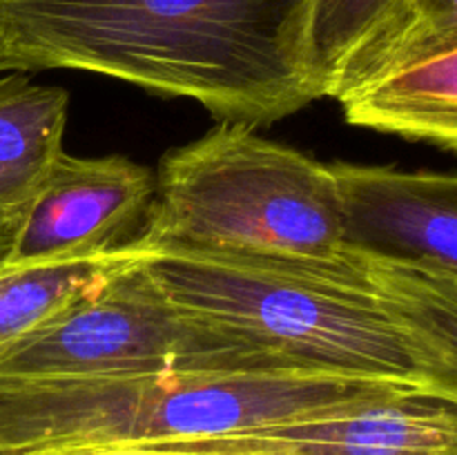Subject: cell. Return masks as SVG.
<instances>
[{
    "label": "cell",
    "mask_w": 457,
    "mask_h": 455,
    "mask_svg": "<svg viewBox=\"0 0 457 455\" xmlns=\"http://www.w3.org/2000/svg\"><path fill=\"white\" fill-rule=\"evenodd\" d=\"M337 103L355 128L457 152V38L391 58Z\"/></svg>",
    "instance_id": "9"
},
{
    "label": "cell",
    "mask_w": 457,
    "mask_h": 455,
    "mask_svg": "<svg viewBox=\"0 0 457 455\" xmlns=\"http://www.w3.org/2000/svg\"><path fill=\"white\" fill-rule=\"evenodd\" d=\"M404 7L406 0H311L306 61L321 98L337 101L364 79Z\"/></svg>",
    "instance_id": "12"
},
{
    "label": "cell",
    "mask_w": 457,
    "mask_h": 455,
    "mask_svg": "<svg viewBox=\"0 0 457 455\" xmlns=\"http://www.w3.org/2000/svg\"><path fill=\"white\" fill-rule=\"evenodd\" d=\"M406 384L308 373H150L0 386V455L210 440L378 400Z\"/></svg>",
    "instance_id": "3"
},
{
    "label": "cell",
    "mask_w": 457,
    "mask_h": 455,
    "mask_svg": "<svg viewBox=\"0 0 457 455\" xmlns=\"http://www.w3.org/2000/svg\"><path fill=\"white\" fill-rule=\"evenodd\" d=\"M27 455H201L187 451L163 449V446H129V444H101V446H65V449L36 451Z\"/></svg>",
    "instance_id": "15"
},
{
    "label": "cell",
    "mask_w": 457,
    "mask_h": 455,
    "mask_svg": "<svg viewBox=\"0 0 457 455\" xmlns=\"http://www.w3.org/2000/svg\"><path fill=\"white\" fill-rule=\"evenodd\" d=\"M161 446L201 455H457V406L404 386L335 413Z\"/></svg>",
    "instance_id": "6"
},
{
    "label": "cell",
    "mask_w": 457,
    "mask_h": 455,
    "mask_svg": "<svg viewBox=\"0 0 457 455\" xmlns=\"http://www.w3.org/2000/svg\"><path fill=\"white\" fill-rule=\"evenodd\" d=\"M152 250L154 245L138 235L119 248L74 261L38 266L4 263L0 268V348L52 317L87 288L147 259Z\"/></svg>",
    "instance_id": "13"
},
{
    "label": "cell",
    "mask_w": 457,
    "mask_h": 455,
    "mask_svg": "<svg viewBox=\"0 0 457 455\" xmlns=\"http://www.w3.org/2000/svg\"><path fill=\"white\" fill-rule=\"evenodd\" d=\"M22 219H0V268L7 263L9 254H12L13 241H16L18 230H21Z\"/></svg>",
    "instance_id": "16"
},
{
    "label": "cell",
    "mask_w": 457,
    "mask_h": 455,
    "mask_svg": "<svg viewBox=\"0 0 457 455\" xmlns=\"http://www.w3.org/2000/svg\"><path fill=\"white\" fill-rule=\"evenodd\" d=\"M152 196L154 177L143 165L62 152L27 208L7 263H62L119 248Z\"/></svg>",
    "instance_id": "8"
},
{
    "label": "cell",
    "mask_w": 457,
    "mask_h": 455,
    "mask_svg": "<svg viewBox=\"0 0 457 455\" xmlns=\"http://www.w3.org/2000/svg\"><path fill=\"white\" fill-rule=\"evenodd\" d=\"M145 270L186 315L257 348L286 370L422 388L413 343L360 257L320 263L154 248Z\"/></svg>",
    "instance_id": "2"
},
{
    "label": "cell",
    "mask_w": 457,
    "mask_h": 455,
    "mask_svg": "<svg viewBox=\"0 0 457 455\" xmlns=\"http://www.w3.org/2000/svg\"><path fill=\"white\" fill-rule=\"evenodd\" d=\"M143 236L154 248L357 261L333 168L228 120L161 159Z\"/></svg>",
    "instance_id": "4"
},
{
    "label": "cell",
    "mask_w": 457,
    "mask_h": 455,
    "mask_svg": "<svg viewBox=\"0 0 457 455\" xmlns=\"http://www.w3.org/2000/svg\"><path fill=\"white\" fill-rule=\"evenodd\" d=\"M364 263L379 299L413 343L422 388L457 406V275Z\"/></svg>",
    "instance_id": "11"
},
{
    "label": "cell",
    "mask_w": 457,
    "mask_h": 455,
    "mask_svg": "<svg viewBox=\"0 0 457 455\" xmlns=\"http://www.w3.org/2000/svg\"><path fill=\"white\" fill-rule=\"evenodd\" d=\"M70 94L22 71L0 79V219H22L62 154Z\"/></svg>",
    "instance_id": "10"
},
{
    "label": "cell",
    "mask_w": 457,
    "mask_h": 455,
    "mask_svg": "<svg viewBox=\"0 0 457 455\" xmlns=\"http://www.w3.org/2000/svg\"><path fill=\"white\" fill-rule=\"evenodd\" d=\"M449 38H457V0H406L404 13L395 31L378 54L364 79L400 54Z\"/></svg>",
    "instance_id": "14"
},
{
    "label": "cell",
    "mask_w": 457,
    "mask_h": 455,
    "mask_svg": "<svg viewBox=\"0 0 457 455\" xmlns=\"http://www.w3.org/2000/svg\"><path fill=\"white\" fill-rule=\"evenodd\" d=\"M344 248L364 261L457 275V174L330 163Z\"/></svg>",
    "instance_id": "7"
},
{
    "label": "cell",
    "mask_w": 457,
    "mask_h": 455,
    "mask_svg": "<svg viewBox=\"0 0 457 455\" xmlns=\"http://www.w3.org/2000/svg\"><path fill=\"white\" fill-rule=\"evenodd\" d=\"M172 370L293 373L174 306L145 270V259L87 288L0 348V386Z\"/></svg>",
    "instance_id": "5"
},
{
    "label": "cell",
    "mask_w": 457,
    "mask_h": 455,
    "mask_svg": "<svg viewBox=\"0 0 457 455\" xmlns=\"http://www.w3.org/2000/svg\"><path fill=\"white\" fill-rule=\"evenodd\" d=\"M311 0H0V71H92L270 125L317 101Z\"/></svg>",
    "instance_id": "1"
}]
</instances>
